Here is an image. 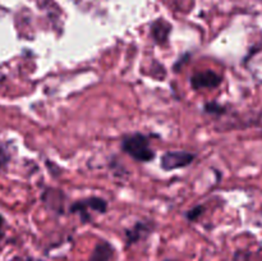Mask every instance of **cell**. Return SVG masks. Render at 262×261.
Wrapping results in <instances>:
<instances>
[{
  "instance_id": "cell-1",
  "label": "cell",
  "mask_w": 262,
  "mask_h": 261,
  "mask_svg": "<svg viewBox=\"0 0 262 261\" xmlns=\"http://www.w3.org/2000/svg\"><path fill=\"white\" fill-rule=\"evenodd\" d=\"M122 148L127 155L141 163H147L155 158V153L151 148L150 141L141 133L125 136L122 141Z\"/></svg>"
},
{
  "instance_id": "cell-2",
  "label": "cell",
  "mask_w": 262,
  "mask_h": 261,
  "mask_svg": "<svg viewBox=\"0 0 262 261\" xmlns=\"http://www.w3.org/2000/svg\"><path fill=\"white\" fill-rule=\"evenodd\" d=\"M193 160V154L187 151H168L161 156V168L164 170H174V169L188 166Z\"/></svg>"
},
{
  "instance_id": "cell-3",
  "label": "cell",
  "mask_w": 262,
  "mask_h": 261,
  "mask_svg": "<svg viewBox=\"0 0 262 261\" xmlns=\"http://www.w3.org/2000/svg\"><path fill=\"white\" fill-rule=\"evenodd\" d=\"M89 209L95 210L97 212H105L107 209V202L104 199H100V197H90V199L74 202L71 206V211L73 214L81 215L83 222L89 220V212H87Z\"/></svg>"
},
{
  "instance_id": "cell-4",
  "label": "cell",
  "mask_w": 262,
  "mask_h": 261,
  "mask_svg": "<svg viewBox=\"0 0 262 261\" xmlns=\"http://www.w3.org/2000/svg\"><path fill=\"white\" fill-rule=\"evenodd\" d=\"M223 78L216 72L207 69V71L197 72L196 74L191 77V84L194 90L204 89H215L222 83Z\"/></svg>"
},
{
  "instance_id": "cell-5",
  "label": "cell",
  "mask_w": 262,
  "mask_h": 261,
  "mask_svg": "<svg viewBox=\"0 0 262 261\" xmlns=\"http://www.w3.org/2000/svg\"><path fill=\"white\" fill-rule=\"evenodd\" d=\"M114 256V247L106 241H101L92 251L89 261H110Z\"/></svg>"
},
{
  "instance_id": "cell-6",
  "label": "cell",
  "mask_w": 262,
  "mask_h": 261,
  "mask_svg": "<svg viewBox=\"0 0 262 261\" xmlns=\"http://www.w3.org/2000/svg\"><path fill=\"white\" fill-rule=\"evenodd\" d=\"M151 232L150 225L146 224V223L138 222L135 227H132L130 229L127 230L125 233V238H127V245H135L138 241L143 240L145 237H147Z\"/></svg>"
},
{
  "instance_id": "cell-7",
  "label": "cell",
  "mask_w": 262,
  "mask_h": 261,
  "mask_svg": "<svg viewBox=\"0 0 262 261\" xmlns=\"http://www.w3.org/2000/svg\"><path fill=\"white\" fill-rule=\"evenodd\" d=\"M170 30L171 27L169 23H166L163 19H159L156 22H154L152 26H151V35H152V38L156 42L164 44L168 40Z\"/></svg>"
},
{
  "instance_id": "cell-8",
  "label": "cell",
  "mask_w": 262,
  "mask_h": 261,
  "mask_svg": "<svg viewBox=\"0 0 262 261\" xmlns=\"http://www.w3.org/2000/svg\"><path fill=\"white\" fill-rule=\"evenodd\" d=\"M205 112L210 113V114H223L225 112V109L222 105L216 104V102H211V104H207L205 106Z\"/></svg>"
},
{
  "instance_id": "cell-9",
  "label": "cell",
  "mask_w": 262,
  "mask_h": 261,
  "mask_svg": "<svg viewBox=\"0 0 262 261\" xmlns=\"http://www.w3.org/2000/svg\"><path fill=\"white\" fill-rule=\"evenodd\" d=\"M202 211H204V206H196L194 209L189 210V211L187 212V219H188L189 222H193V220H196L197 217L202 214Z\"/></svg>"
},
{
  "instance_id": "cell-10",
  "label": "cell",
  "mask_w": 262,
  "mask_h": 261,
  "mask_svg": "<svg viewBox=\"0 0 262 261\" xmlns=\"http://www.w3.org/2000/svg\"><path fill=\"white\" fill-rule=\"evenodd\" d=\"M8 160H9V156L5 155L4 150L0 148V168H3V166L8 163Z\"/></svg>"
},
{
  "instance_id": "cell-11",
  "label": "cell",
  "mask_w": 262,
  "mask_h": 261,
  "mask_svg": "<svg viewBox=\"0 0 262 261\" xmlns=\"http://www.w3.org/2000/svg\"><path fill=\"white\" fill-rule=\"evenodd\" d=\"M2 225H3V217L0 216V229H2Z\"/></svg>"
},
{
  "instance_id": "cell-12",
  "label": "cell",
  "mask_w": 262,
  "mask_h": 261,
  "mask_svg": "<svg viewBox=\"0 0 262 261\" xmlns=\"http://www.w3.org/2000/svg\"><path fill=\"white\" fill-rule=\"evenodd\" d=\"M164 261H170V260H164Z\"/></svg>"
}]
</instances>
